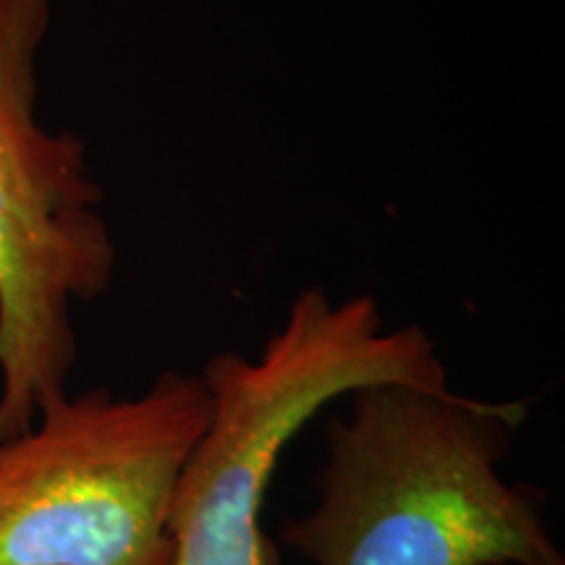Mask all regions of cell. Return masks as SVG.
Wrapping results in <instances>:
<instances>
[{"label":"cell","instance_id":"obj_3","mask_svg":"<svg viewBox=\"0 0 565 565\" xmlns=\"http://www.w3.org/2000/svg\"><path fill=\"white\" fill-rule=\"evenodd\" d=\"M53 0H0V440L66 395L74 307L110 288L118 252L87 150L40 121Z\"/></svg>","mask_w":565,"mask_h":565},{"label":"cell","instance_id":"obj_4","mask_svg":"<svg viewBox=\"0 0 565 565\" xmlns=\"http://www.w3.org/2000/svg\"><path fill=\"white\" fill-rule=\"evenodd\" d=\"M207 422L202 372L47 404L0 440V565H173V490Z\"/></svg>","mask_w":565,"mask_h":565},{"label":"cell","instance_id":"obj_1","mask_svg":"<svg viewBox=\"0 0 565 565\" xmlns=\"http://www.w3.org/2000/svg\"><path fill=\"white\" fill-rule=\"evenodd\" d=\"M524 404L404 383L330 419L315 511L280 529L315 565H565L532 487L503 463Z\"/></svg>","mask_w":565,"mask_h":565},{"label":"cell","instance_id":"obj_2","mask_svg":"<svg viewBox=\"0 0 565 565\" xmlns=\"http://www.w3.org/2000/svg\"><path fill=\"white\" fill-rule=\"evenodd\" d=\"M202 377L210 422L173 490V565H280L263 508L294 437L359 387H450L427 330L387 328L374 296L335 299L322 286L299 291L257 356L215 353Z\"/></svg>","mask_w":565,"mask_h":565}]
</instances>
